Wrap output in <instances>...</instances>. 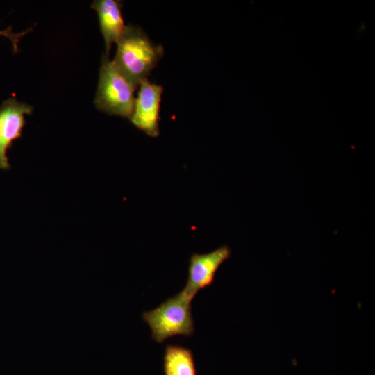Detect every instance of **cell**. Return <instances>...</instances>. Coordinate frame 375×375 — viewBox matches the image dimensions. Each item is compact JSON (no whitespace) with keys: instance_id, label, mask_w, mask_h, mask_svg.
I'll return each instance as SVG.
<instances>
[{"instance_id":"6da1fadb","label":"cell","mask_w":375,"mask_h":375,"mask_svg":"<svg viewBox=\"0 0 375 375\" xmlns=\"http://www.w3.org/2000/svg\"><path fill=\"white\" fill-rule=\"evenodd\" d=\"M117 46L112 62L136 88L164 55L162 46L153 43L142 28L131 24L126 26Z\"/></svg>"},{"instance_id":"7a4b0ae2","label":"cell","mask_w":375,"mask_h":375,"mask_svg":"<svg viewBox=\"0 0 375 375\" xmlns=\"http://www.w3.org/2000/svg\"><path fill=\"white\" fill-rule=\"evenodd\" d=\"M192 300L181 290L154 309L142 313V319L150 327L153 340L163 343L176 335H193Z\"/></svg>"},{"instance_id":"8992f818","label":"cell","mask_w":375,"mask_h":375,"mask_svg":"<svg viewBox=\"0 0 375 375\" xmlns=\"http://www.w3.org/2000/svg\"><path fill=\"white\" fill-rule=\"evenodd\" d=\"M33 106L10 98L0 106V169L8 170L10 165L7 151L21 137L25 126V115L32 113Z\"/></svg>"},{"instance_id":"52a82bcc","label":"cell","mask_w":375,"mask_h":375,"mask_svg":"<svg viewBox=\"0 0 375 375\" xmlns=\"http://www.w3.org/2000/svg\"><path fill=\"white\" fill-rule=\"evenodd\" d=\"M91 7L97 13L106 55L108 56L112 44L117 43L126 27L122 14V3L117 0H96Z\"/></svg>"},{"instance_id":"5b68a950","label":"cell","mask_w":375,"mask_h":375,"mask_svg":"<svg viewBox=\"0 0 375 375\" xmlns=\"http://www.w3.org/2000/svg\"><path fill=\"white\" fill-rule=\"evenodd\" d=\"M231 254L228 245L207 253H193L190 258L188 280L183 291L193 299L200 290L212 285L217 270Z\"/></svg>"},{"instance_id":"277c9868","label":"cell","mask_w":375,"mask_h":375,"mask_svg":"<svg viewBox=\"0 0 375 375\" xmlns=\"http://www.w3.org/2000/svg\"><path fill=\"white\" fill-rule=\"evenodd\" d=\"M134 108L128 119L138 129L150 137L159 135L161 97L163 88L148 79L139 85Z\"/></svg>"},{"instance_id":"3957f363","label":"cell","mask_w":375,"mask_h":375,"mask_svg":"<svg viewBox=\"0 0 375 375\" xmlns=\"http://www.w3.org/2000/svg\"><path fill=\"white\" fill-rule=\"evenodd\" d=\"M136 88L119 71L106 54L101 59L94 104L109 115L130 118Z\"/></svg>"},{"instance_id":"ba28073f","label":"cell","mask_w":375,"mask_h":375,"mask_svg":"<svg viewBox=\"0 0 375 375\" xmlns=\"http://www.w3.org/2000/svg\"><path fill=\"white\" fill-rule=\"evenodd\" d=\"M11 26L6 30H0V35L6 37L10 39L11 41L14 51H17L18 43L19 42L20 39L26 33H28L30 30H27L21 33H13L11 29Z\"/></svg>"}]
</instances>
